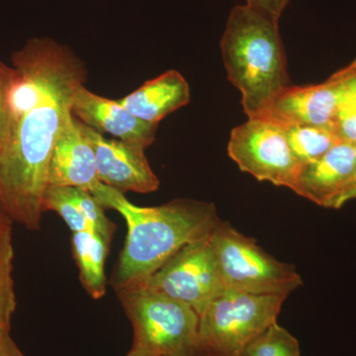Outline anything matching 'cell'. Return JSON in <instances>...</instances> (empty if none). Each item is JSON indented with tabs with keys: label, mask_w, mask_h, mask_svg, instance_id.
Segmentation results:
<instances>
[{
	"label": "cell",
	"mask_w": 356,
	"mask_h": 356,
	"mask_svg": "<svg viewBox=\"0 0 356 356\" xmlns=\"http://www.w3.org/2000/svg\"><path fill=\"white\" fill-rule=\"evenodd\" d=\"M72 112L81 123L100 134H110L146 151L156 139L159 125L131 113L119 100L108 99L79 86L72 98Z\"/></svg>",
	"instance_id": "cell-10"
},
{
	"label": "cell",
	"mask_w": 356,
	"mask_h": 356,
	"mask_svg": "<svg viewBox=\"0 0 356 356\" xmlns=\"http://www.w3.org/2000/svg\"><path fill=\"white\" fill-rule=\"evenodd\" d=\"M336 104V83L330 76L323 83L286 86L274 96L257 117L273 122L281 127H332Z\"/></svg>",
	"instance_id": "cell-11"
},
{
	"label": "cell",
	"mask_w": 356,
	"mask_h": 356,
	"mask_svg": "<svg viewBox=\"0 0 356 356\" xmlns=\"http://www.w3.org/2000/svg\"><path fill=\"white\" fill-rule=\"evenodd\" d=\"M90 193L103 209L117 211L127 224L125 243L111 280L116 291L151 277L185 245L208 238L221 221L214 204L193 199L140 207L102 182Z\"/></svg>",
	"instance_id": "cell-2"
},
{
	"label": "cell",
	"mask_w": 356,
	"mask_h": 356,
	"mask_svg": "<svg viewBox=\"0 0 356 356\" xmlns=\"http://www.w3.org/2000/svg\"><path fill=\"white\" fill-rule=\"evenodd\" d=\"M211 243L225 289L289 295L303 284L294 267L274 259L229 222H219Z\"/></svg>",
	"instance_id": "cell-6"
},
{
	"label": "cell",
	"mask_w": 356,
	"mask_h": 356,
	"mask_svg": "<svg viewBox=\"0 0 356 356\" xmlns=\"http://www.w3.org/2000/svg\"><path fill=\"white\" fill-rule=\"evenodd\" d=\"M17 72L0 60V161L3 159L13 136V120L10 95Z\"/></svg>",
	"instance_id": "cell-20"
},
{
	"label": "cell",
	"mask_w": 356,
	"mask_h": 356,
	"mask_svg": "<svg viewBox=\"0 0 356 356\" xmlns=\"http://www.w3.org/2000/svg\"><path fill=\"white\" fill-rule=\"evenodd\" d=\"M11 221L10 219H9V217L7 216L6 213L4 212V210L2 209L1 205H0V224H3V222H8Z\"/></svg>",
	"instance_id": "cell-24"
},
{
	"label": "cell",
	"mask_w": 356,
	"mask_h": 356,
	"mask_svg": "<svg viewBox=\"0 0 356 356\" xmlns=\"http://www.w3.org/2000/svg\"><path fill=\"white\" fill-rule=\"evenodd\" d=\"M240 356H301L299 341L274 323L245 346Z\"/></svg>",
	"instance_id": "cell-19"
},
{
	"label": "cell",
	"mask_w": 356,
	"mask_h": 356,
	"mask_svg": "<svg viewBox=\"0 0 356 356\" xmlns=\"http://www.w3.org/2000/svg\"><path fill=\"white\" fill-rule=\"evenodd\" d=\"M99 184L95 149L84 135L81 122L72 114L51 153L48 187H77L91 192Z\"/></svg>",
	"instance_id": "cell-12"
},
{
	"label": "cell",
	"mask_w": 356,
	"mask_h": 356,
	"mask_svg": "<svg viewBox=\"0 0 356 356\" xmlns=\"http://www.w3.org/2000/svg\"><path fill=\"white\" fill-rule=\"evenodd\" d=\"M287 296L225 290L199 317L196 356H240L277 322Z\"/></svg>",
	"instance_id": "cell-5"
},
{
	"label": "cell",
	"mask_w": 356,
	"mask_h": 356,
	"mask_svg": "<svg viewBox=\"0 0 356 356\" xmlns=\"http://www.w3.org/2000/svg\"><path fill=\"white\" fill-rule=\"evenodd\" d=\"M228 154L242 172L293 191L304 168L293 154L283 128L259 117L248 118L232 130Z\"/></svg>",
	"instance_id": "cell-7"
},
{
	"label": "cell",
	"mask_w": 356,
	"mask_h": 356,
	"mask_svg": "<svg viewBox=\"0 0 356 356\" xmlns=\"http://www.w3.org/2000/svg\"><path fill=\"white\" fill-rule=\"evenodd\" d=\"M282 128L293 154L303 166L318 161L341 140L332 127L288 126Z\"/></svg>",
	"instance_id": "cell-17"
},
{
	"label": "cell",
	"mask_w": 356,
	"mask_h": 356,
	"mask_svg": "<svg viewBox=\"0 0 356 356\" xmlns=\"http://www.w3.org/2000/svg\"><path fill=\"white\" fill-rule=\"evenodd\" d=\"M191 102V88L181 74L168 70L147 81L139 88L119 100L133 115L159 125L168 115Z\"/></svg>",
	"instance_id": "cell-14"
},
{
	"label": "cell",
	"mask_w": 356,
	"mask_h": 356,
	"mask_svg": "<svg viewBox=\"0 0 356 356\" xmlns=\"http://www.w3.org/2000/svg\"><path fill=\"white\" fill-rule=\"evenodd\" d=\"M247 6L264 17L280 22L281 14L287 6L289 0H245Z\"/></svg>",
	"instance_id": "cell-21"
},
{
	"label": "cell",
	"mask_w": 356,
	"mask_h": 356,
	"mask_svg": "<svg viewBox=\"0 0 356 356\" xmlns=\"http://www.w3.org/2000/svg\"><path fill=\"white\" fill-rule=\"evenodd\" d=\"M0 356H25L10 336V330H0Z\"/></svg>",
	"instance_id": "cell-22"
},
{
	"label": "cell",
	"mask_w": 356,
	"mask_h": 356,
	"mask_svg": "<svg viewBox=\"0 0 356 356\" xmlns=\"http://www.w3.org/2000/svg\"><path fill=\"white\" fill-rule=\"evenodd\" d=\"M356 199V172L353 177L350 178V181L346 184L343 191L339 194L336 200L332 203V207L334 209H339L343 207L344 204L350 202Z\"/></svg>",
	"instance_id": "cell-23"
},
{
	"label": "cell",
	"mask_w": 356,
	"mask_h": 356,
	"mask_svg": "<svg viewBox=\"0 0 356 356\" xmlns=\"http://www.w3.org/2000/svg\"><path fill=\"white\" fill-rule=\"evenodd\" d=\"M13 130L0 161V205L11 221L38 231L51 153L86 70L70 49L48 38L30 39L13 54Z\"/></svg>",
	"instance_id": "cell-1"
},
{
	"label": "cell",
	"mask_w": 356,
	"mask_h": 356,
	"mask_svg": "<svg viewBox=\"0 0 356 356\" xmlns=\"http://www.w3.org/2000/svg\"><path fill=\"white\" fill-rule=\"evenodd\" d=\"M353 62H355V67H356V60H353Z\"/></svg>",
	"instance_id": "cell-26"
},
{
	"label": "cell",
	"mask_w": 356,
	"mask_h": 356,
	"mask_svg": "<svg viewBox=\"0 0 356 356\" xmlns=\"http://www.w3.org/2000/svg\"><path fill=\"white\" fill-rule=\"evenodd\" d=\"M11 224H0V330H10L11 318L16 309Z\"/></svg>",
	"instance_id": "cell-18"
},
{
	"label": "cell",
	"mask_w": 356,
	"mask_h": 356,
	"mask_svg": "<svg viewBox=\"0 0 356 356\" xmlns=\"http://www.w3.org/2000/svg\"><path fill=\"white\" fill-rule=\"evenodd\" d=\"M221 51L229 81L240 90L248 118L257 117L290 86L278 23L247 4L232 9Z\"/></svg>",
	"instance_id": "cell-3"
},
{
	"label": "cell",
	"mask_w": 356,
	"mask_h": 356,
	"mask_svg": "<svg viewBox=\"0 0 356 356\" xmlns=\"http://www.w3.org/2000/svg\"><path fill=\"white\" fill-rule=\"evenodd\" d=\"M81 128L95 149L98 179L102 184L123 194L158 191L159 178L152 170L144 149L120 140L106 139L83 123Z\"/></svg>",
	"instance_id": "cell-9"
},
{
	"label": "cell",
	"mask_w": 356,
	"mask_h": 356,
	"mask_svg": "<svg viewBox=\"0 0 356 356\" xmlns=\"http://www.w3.org/2000/svg\"><path fill=\"white\" fill-rule=\"evenodd\" d=\"M133 327V348L147 356H196L199 316L191 307L143 287L116 291Z\"/></svg>",
	"instance_id": "cell-4"
},
{
	"label": "cell",
	"mask_w": 356,
	"mask_h": 356,
	"mask_svg": "<svg viewBox=\"0 0 356 356\" xmlns=\"http://www.w3.org/2000/svg\"><path fill=\"white\" fill-rule=\"evenodd\" d=\"M356 172V143L339 140L318 161L304 166L294 192L331 208Z\"/></svg>",
	"instance_id": "cell-13"
},
{
	"label": "cell",
	"mask_w": 356,
	"mask_h": 356,
	"mask_svg": "<svg viewBox=\"0 0 356 356\" xmlns=\"http://www.w3.org/2000/svg\"><path fill=\"white\" fill-rule=\"evenodd\" d=\"M132 287L172 297L191 307L200 317L211 302L226 290L211 235L185 245L151 277Z\"/></svg>",
	"instance_id": "cell-8"
},
{
	"label": "cell",
	"mask_w": 356,
	"mask_h": 356,
	"mask_svg": "<svg viewBox=\"0 0 356 356\" xmlns=\"http://www.w3.org/2000/svg\"><path fill=\"white\" fill-rule=\"evenodd\" d=\"M110 245L95 232L72 233V254L79 269V280L93 299L102 298L106 293L105 261Z\"/></svg>",
	"instance_id": "cell-15"
},
{
	"label": "cell",
	"mask_w": 356,
	"mask_h": 356,
	"mask_svg": "<svg viewBox=\"0 0 356 356\" xmlns=\"http://www.w3.org/2000/svg\"><path fill=\"white\" fill-rule=\"evenodd\" d=\"M337 104L332 128L341 140L356 143V67L355 62L332 74Z\"/></svg>",
	"instance_id": "cell-16"
},
{
	"label": "cell",
	"mask_w": 356,
	"mask_h": 356,
	"mask_svg": "<svg viewBox=\"0 0 356 356\" xmlns=\"http://www.w3.org/2000/svg\"><path fill=\"white\" fill-rule=\"evenodd\" d=\"M126 356H147V355H145L144 353H142V351L136 350V348H131V350L129 351L128 355Z\"/></svg>",
	"instance_id": "cell-25"
}]
</instances>
